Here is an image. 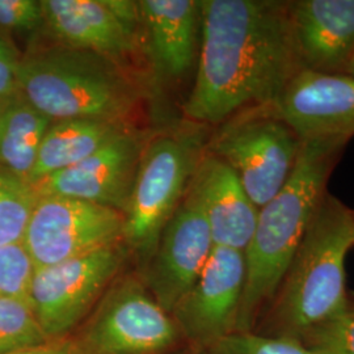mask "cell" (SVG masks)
Listing matches in <instances>:
<instances>
[{"instance_id": "7c38bea8", "label": "cell", "mask_w": 354, "mask_h": 354, "mask_svg": "<svg viewBox=\"0 0 354 354\" xmlns=\"http://www.w3.org/2000/svg\"><path fill=\"white\" fill-rule=\"evenodd\" d=\"M145 145L138 134L127 130L86 160L44 178L35 188L38 194L97 203L125 216Z\"/></svg>"}, {"instance_id": "44dd1931", "label": "cell", "mask_w": 354, "mask_h": 354, "mask_svg": "<svg viewBox=\"0 0 354 354\" xmlns=\"http://www.w3.org/2000/svg\"><path fill=\"white\" fill-rule=\"evenodd\" d=\"M35 313L21 298L0 297V354H16L48 344Z\"/></svg>"}, {"instance_id": "cb8c5ba5", "label": "cell", "mask_w": 354, "mask_h": 354, "mask_svg": "<svg viewBox=\"0 0 354 354\" xmlns=\"http://www.w3.org/2000/svg\"><path fill=\"white\" fill-rule=\"evenodd\" d=\"M207 354H310L292 339L259 332H235L216 342Z\"/></svg>"}, {"instance_id": "5b68a950", "label": "cell", "mask_w": 354, "mask_h": 354, "mask_svg": "<svg viewBox=\"0 0 354 354\" xmlns=\"http://www.w3.org/2000/svg\"><path fill=\"white\" fill-rule=\"evenodd\" d=\"M302 143L276 106L266 105L239 112L219 124L205 149L236 174L260 209L289 180Z\"/></svg>"}, {"instance_id": "4fadbf2b", "label": "cell", "mask_w": 354, "mask_h": 354, "mask_svg": "<svg viewBox=\"0 0 354 354\" xmlns=\"http://www.w3.org/2000/svg\"><path fill=\"white\" fill-rule=\"evenodd\" d=\"M302 140L354 136V77L304 70L274 104Z\"/></svg>"}, {"instance_id": "6da1fadb", "label": "cell", "mask_w": 354, "mask_h": 354, "mask_svg": "<svg viewBox=\"0 0 354 354\" xmlns=\"http://www.w3.org/2000/svg\"><path fill=\"white\" fill-rule=\"evenodd\" d=\"M197 75L184 105L196 125L274 105L304 71L294 49L289 1L203 0Z\"/></svg>"}, {"instance_id": "8992f818", "label": "cell", "mask_w": 354, "mask_h": 354, "mask_svg": "<svg viewBox=\"0 0 354 354\" xmlns=\"http://www.w3.org/2000/svg\"><path fill=\"white\" fill-rule=\"evenodd\" d=\"M205 147L203 133L196 127L145 145L125 214L124 241L146 260L183 201Z\"/></svg>"}, {"instance_id": "ba28073f", "label": "cell", "mask_w": 354, "mask_h": 354, "mask_svg": "<svg viewBox=\"0 0 354 354\" xmlns=\"http://www.w3.org/2000/svg\"><path fill=\"white\" fill-rule=\"evenodd\" d=\"M127 251L121 243L54 266L36 268L28 292L38 324L59 342L99 304L118 276Z\"/></svg>"}, {"instance_id": "9a60e30c", "label": "cell", "mask_w": 354, "mask_h": 354, "mask_svg": "<svg viewBox=\"0 0 354 354\" xmlns=\"http://www.w3.org/2000/svg\"><path fill=\"white\" fill-rule=\"evenodd\" d=\"M188 192L203 210L214 247L244 252L252 239L260 209L236 174L205 149Z\"/></svg>"}, {"instance_id": "ffe728a7", "label": "cell", "mask_w": 354, "mask_h": 354, "mask_svg": "<svg viewBox=\"0 0 354 354\" xmlns=\"http://www.w3.org/2000/svg\"><path fill=\"white\" fill-rule=\"evenodd\" d=\"M37 198L29 181L0 167V247L23 243Z\"/></svg>"}, {"instance_id": "f1b7e54d", "label": "cell", "mask_w": 354, "mask_h": 354, "mask_svg": "<svg viewBox=\"0 0 354 354\" xmlns=\"http://www.w3.org/2000/svg\"><path fill=\"white\" fill-rule=\"evenodd\" d=\"M342 75H348L354 77V53L353 55L351 57V59L348 61L346 66H345V68H344Z\"/></svg>"}, {"instance_id": "83f0119b", "label": "cell", "mask_w": 354, "mask_h": 354, "mask_svg": "<svg viewBox=\"0 0 354 354\" xmlns=\"http://www.w3.org/2000/svg\"><path fill=\"white\" fill-rule=\"evenodd\" d=\"M16 354H82L73 344H64L59 342H51L38 346V348H33V349H28L24 352Z\"/></svg>"}, {"instance_id": "8fae6325", "label": "cell", "mask_w": 354, "mask_h": 354, "mask_svg": "<svg viewBox=\"0 0 354 354\" xmlns=\"http://www.w3.org/2000/svg\"><path fill=\"white\" fill-rule=\"evenodd\" d=\"M213 248L203 210L187 190L163 228L145 273L146 289L168 314L196 283Z\"/></svg>"}, {"instance_id": "5bb4252c", "label": "cell", "mask_w": 354, "mask_h": 354, "mask_svg": "<svg viewBox=\"0 0 354 354\" xmlns=\"http://www.w3.org/2000/svg\"><path fill=\"white\" fill-rule=\"evenodd\" d=\"M289 20L302 68L342 75L354 53V0L289 1Z\"/></svg>"}, {"instance_id": "4316f807", "label": "cell", "mask_w": 354, "mask_h": 354, "mask_svg": "<svg viewBox=\"0 0 354 354\" xmlns=\"http://www.w3.org/2000/svg\"><path fill=\"white\" fill-rule=\"evenodd\" d=\"M105 6L111 10V12L127 26L130 32H133L138 37L140 29V6L138 1L131 0H104Z\"/></svg>"}, {"instance_id": "484cf974", "label": "cell", "mask_w": 354, "mask_h": 354, "mask_svg": "<svg viewBox=\"0 0 354 354\" xmlns=\"http://www.w3.org/2000/svg\"><path fill=\"white\" fill-rule=\"evenodd\" d=\"M21 57L11 38L0 35V100L8 99L19 92L17 71Z\"/></svg>"}, {"instance_id": "e0dca14e", "label": "cell", "mask_w": 354, "mask_h": 354, "mask_svg": "<svg viewBox=\"0 0 354 354\" xmlns=\"http://www.w3.org/2000/svg\"><path fill=\"white\" fill-rule=\"evenodd\" d=\"M45 29L59 45L92 51L120 64L137 46V36L104 0H41Z\"/></svg>"}, {"instance_id": "277c9868", "label": "cell", "mask_w": 354, "mask_h": 354, "mask_svg": "<svg viewBox=\"0 0 354 354\" xmlns=\"http://www.w3.org/2000/svg\"><path fill=\"white\" fill-rule=\"evenodd\" d=\"M17 88L51 121L89 118L125 124L140 99L118 62L59 44L21 57Z\"/></svg>"}, {"instance_id": "f546056e", "label": "cell", "mask_w": 354, "mask_h": 354, "mask_svg": "<svg viewBox=\"0 0 354 354\" xmlns=\"http://www.w3.org/2000/svg\"><path fill=\"white\" fill-rule=\"evenodd\" d=\"M353 234H354V210H353Z\"/></svg>"}, {"instance_id": "3957f363", "label": "cell", "mask_w": 354, "mask_h": 354, "mask_svg": "<svg viewBox=\"0 0 354 354\" xmlns=\"http://www.w3.org/2000/svg\"><path fill=\"white\" fill-rule=\"evenodd\" d=\"M353 245V210L327 190L266 310L268 328L259 333L298 340L342 311L349 301L345 260Z\"/></svg>"}, {"instance_id": "52a82bcc", "label": "cell", "mask_w": 354, "mask_h": 354, "mask_svg": "<svg viewBox=\"0 0 354 354\" xmlns=\"http://www.w3.org/2000/svg\"><path fill=\"white\" fill-rule=\"evenodd\" d=\"M178 336L171 314L127 277L111 285L73 345L82 354H165Z\"/></svg>"}, {"instance_id": "2e32d148", "label": "cell", "mask_w": 354, "mask_h": 354, "mask_svg": "<svg viewBox=\"0 0 354 354\" xmlns=\"http://www.w3.org/2000/svg\"><path fill=\"white\" fill-rule=\"evenodd\" d=\"M143 48L153 71L176 80L192 70L201 37V1L140 0Z\"/></svg>"}, {"instance_id": "603a6c76", "label": "cell", "mask_w": 354, "mask_h": 354, "mask_svg": "<svg viewBox=\"0 0 354 354\" xmlns=\"http://www.w3.org/2000/svg\"><path fill=\"white\" fill-rule=\"evenodd\" d=\"M36 266L23 243L0 247V297L28 299Z\"/></svg>"}, {"instance_id": "7a4b0ae2", "label": "cell", "mask_w": 354, "mask_h": 354, "mask_svg": "<svg viewBox=\"0 0 354 354\" xmlns=\"http://www.w3.org/2000/svg\"><path fill=\"white\" fill-rule=\"evenodd\" d=\"M349 140H304L289 180L260 207L252 239L244 251L245 282L236 332H252L257 317L272 304Z\"/></svg>"}, {"instance_id": "30bf717a", "label": "cell", "mask_w": 354, "mask_h": 354, "mask_svg": "<svg viewBox=\"0 0 354 354\" xmlns=\"http://www.w3.org/2000/svg\"><path fill=\"white\" fill-rule=\"evenodd\" d=\"M244 282V252L214 247L200 277L171 313L180 335L209 351L235 333Z\"/></svg>"}, {"instance_id": "d4e9b609", "label": "cell", "mask_w": 354, "mask_h": 354, "mask_svg": "<svg viewBox=\"0 0 354 354\" xmlns=\"http://www.w3.org/2000/svg\"><path fill=\"white\" fill-rule=\"evenodd\" d=\"M44 26L41 0H0V35H29Z\"/></svg>"}, {"instance_id": "7402d4cb", "label": "cell", "mask_w": 354, "mask_h": 354, "mask_svg": "<svg viewBox=\"0 0 354 354\" xmlns=\"http://www.w3.org/2000/svg\"><path fill=\"white\" fill-rule=\"evenodd\" d=\"M310 354H354V301L295 340Z\"/></svg>"}, {"instance_id": "d6986e66", "label": "cell", "mask_w": 354, "mask_h": 354, "mask_svg": "<svg viewBox=\"0 0 354 354\" xmlns=\"http://www.w3.org/2000/svg\"><path fill=\"white\" fill-rule=\"evenodd\" d=\"M51 122L19 92L0 100V167L28 181Z\"/></svg>"}, {"instance_id": "9c48e42d", "label": "cell", "mask_w": 354, "mask_h": 354, "mask_svg": "<svg viewBox=\"0 0 354 354\" xmlns=\"http://www.w3.org/2000/svg\"><path fill=\"white\" fill-rule=\"evenodd\" d=\"M125 216L77 198L38 194L23 244L36 268L54 266L124 241Z\"/></svg>"}, {"instance_id": "ac0fdd59", "label": "cell", "mask_w": 354, "mask_h": 354, "mask_svg": "<svg viewBox=\"0 0 354 354\" xmlns=\"http://www.w3.org/2000/svg\"><path fill=\"white\" fill-rule=\"evenodd\" d=\"M129 130L127 124L75 118L53 121L38 150L28 181L35 187L44 178L86 160Z\"/></svg>"}]
</instances>
